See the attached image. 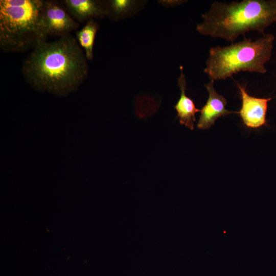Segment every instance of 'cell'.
Here are the masks:
<instances>
[{
	"label": "cell",
	"mask_w": 276,
	"mask_h": 276,
	"mask_svg": "<svg viewBox=\"0 0 276 276\" xmlns=\"http://www.w3.org/2000/svg\"><path fill=\"white\" fill-rule=\"evenodd\" d=\"M21 69L32 87L59 95L75 90L88 74L84 52L71 35L38 44L24 61Z\"/></svg>",
	"instance_id": "6da1fadb"
},
{
	"label": "cell",
	"mask_w": 276,
	"mask_h": 276,
	"mask_svg": "<svg viewBox=\"0 0 276 276\" xmlns=\"http://www.w3.org/2000/svg\"><path fill=\"white\" fill-rule=\"evenodd\" d=\"M196 26L203 35L233 42L250 31L264 34L276 22V0H243L212 3Z\"/></svg>",
	"instance_id": "7a4b0ae2"
},
{
	"label": "cell",
	"mask_w": 276,
	"mask_h": 276,
	"mask_svg": "<svg viewBox=\"0 0 276 276\" xmlns=\"http://www.w3.org/2000/svg\"><path fill=\"white\" fill-rule=\"evenodd\" d=\"M43 0L0 1V48L24 52L46 41L42 22Z\"/></svg>",
	"instance_id": "3957f363"
},
{
	"label": "cell",
	"mask_w": 276,
	"mask_h": 276,
	"mask_svg": "<svg viewBox=\"0 0 276 276\" xmlns=\"http://www.w3.org/2000/svg\"><path fill=\"white\" fill-rule=\"evenodd\" d=\"M274 40V35L267 33L254 41L245 38L227 46L212 47L204 72L213 81L226 79L241 71L265 74Z\"/></svg>",
	"instance_id": "277c9868"
},
{
	"label": "cell",
	"mask_w": 276,
	"mask_h": 276,
	"mask_svg": "<svg viewBox=\"0 0 276 276\" xmlns=\"http://www.w3.org/2000/svg\"><path fill=\"white\" fill-rule=\"evenodd\" d=\"M42 22L48 36L59 38L70 35L79 26V23L69 14L62 2L55 1H44Z\"/></svg>",
	"instance_id": "5b68a950"
},
{
	"label": "cell",
	"mask_w": 276,
	"mask_h": 276,
	"mask_svg": "<svg viewBox=\"0 0 276 276\" xmlns=\"http://www.w3.org/2000/svg\"><path fill=\"white\" fill-rule=\"evenodd\" d=\"M242 100V106L238 111L244 124L249 128H257L266 124L268 102L271 99L250 96L246 87L237 84Z\"/></svg>",
	"instance_id": "8992f818"
},
{
	"label": "cell",
	"mask_w": 276,
	"mask_h": 276,
	"mask_svg": "<svg viewBox=\"0 0 276 276\" xmlns=\"http://www.w3.org/2000/svg\"><path fill=\"white\" fill-rule=\"evenodd\" d=\"M214 82L211 80L204 85L208 90L209 97L206 103L200 109V115L197 125L199 129H209L220 117L233 113H238V111H232L226 109V99L215 90Z\"/></svg>",
	"instance_id": "52a82bcc"
},
{
	"label": "cell",
	"mask_w": 276,
	"mask_h": 276,
	"mask_svg": "<svg viewBox=\"0 0 276 276\" xmlns=\"http://www.w3.org/2000/svg\"><path fill=\"white\" fill-rule=\"evenodd\" d=\"M62 2L71 16L78 22L106 15L104 2L100 1L64 0Z\"/></svg>",
	"instance_id": "ba28073f"
},
{
	"label": "cell",
	"mask_w": 276,
	"mask_h": 276,
	"mask_svg": "<svg viewBox=\"0 0 276 276\" xmlns=\"http://www.w3.org/2000/svg\"><path fill=\"white\" fill-rule=\"evenodd\" d=\"M180 69L181 72L178 79L180 96L174 108L177 112L180 124L193 130L196 121L195 114L200 112V110L196 107L193 101L186 95L187 83L182 67Z\"/></svg>",
	"instance_id": "9c48e42d"
},
{
	"label": "cell",
	"mask_w": 276,
	"mask_h": 276,
	"mask_svg": "<svg viewBox=\"0 0 276 276\" xmlns=\"http://www.w3.org/2000/svg\"><path fill=\"white\" fill-rule=\"evenodd\" d=\"M99 26L94 19L88 20L84 26L76 33V39L84 49L87 60L93 59V49L97 32Z\"/></svg>",
	"instance_id": "30bf717a"
},
{
	"label": "cell",
	"mask_w": 276,
	"mask_h": 276,
	"mask_svg": "<svg viewBox=\"0 0 276 276\" xmlns=\"http://www.w3.org/2000/svg\"><path fill=\"white\" fill-rule=\"evenodd\" d=\"M106 15L118 19L129 14L133 9L134 2L129 0H111L104 2Z\"/></svg>",
	"instance_id": "8fae6325"
},
{
	"label": "cell",
	"mask_w": 276,
	"mask_h": 276,
	"mask_svg": "<svg viewBox=\"0 0 276 276\" xmlns=\"http://www.w3.org/2000/svg\"><path fill=\"white\" fill-rule=\"evenodd\" d=\"M136 110L138 114L147 116L152 113L157 108L154 99L150 96H141L136 101Z\"/></svg>",
	"instance_id": "7c38bea8"
},
{
	"label": "cell",
	"mask_w": 276,
	"mask_h": 276,
	"mask_svg": "<svg viewBox=\"0 0 276 276\" xmlns=\"http://www.w3.org/2000/svg\"><path fill=\"white\" fill-rule=\"evenodd\" d=\"M162 4L167 6H175L183 3L184 1H163Z\"/></svg>",
	"instance_id": "4fadbf2b"
},
{
	"label": "cell",
	"mask_w": 276,
	"mask_h": 276,
	"mask_svg": "<svg viewBox=\"0 0 276 276\" xmlns=\"http://www.w3.org/2000/svg\"><path fill=\"white\" fill-rule=\"evenodd\" d=\"M275 97L276 98V96Z\"/></svg>",
	"instance_id": "5bb4252c"
}]
</instances>
